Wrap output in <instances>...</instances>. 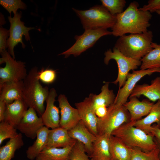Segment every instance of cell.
Here are the masks:
<instances>
[{"mask_svg": "<svg viewBox=\"0 0 160 160\" xmlns=\"http://www.w3.org/2000/svg\"><path fill=\"white\" fill-rule=\"evenodd\" d=\"M139 6L137 2H132L124 11L116 15L115 23L111 28L113 35L120 37L127 33H141L148 31L152 15L148 11L140 9Z\"/></svg>", "mask_w": 160, "mask_h": 160, "instance_id": "6da1fadb", "label": "cell"}, {"mask_svg": "<svg viewBox=\"0 0 160 160\" xmlns=\"http://www.w3.org/2000/svg\"><path fill=\"white\" fill-rule=\"evenodd\" d=\"M38 72V68L33 67L23 80V99L28 107L33 108L41 117L45 111L44 102L49 91L47 86L43 87L40 83Z\"/></svg>", "mask_w": 160, "mask_h": 160, "instance_id": "7a4b0ae2", "label": "cell"}, {"mask_svg": "<svg viewBox=\"0 0 160 160\" xmlns=\"http://www.w3.org/2000/svg\"><path fill=\"white\" fill-rule=\"evenodd\" d=\"M153 34L150 31L119 37L114 48L125 56L140 60L152 49Z\"/></svg>", "mask_w": 160, "mask_h": 160, "instance_id": "3957f363", "label": "cell"}, {"mask_svg": "<svg viewBox=\"0 0 160 160\" xmlns=\"http://www.w3.org/2000/svg\"><path fill=\"white\" fill-rule=\"evenodd\" d=\"M133 122L124 123L114 130L111 135L120 139L131 148L148 152L157 148L154 137L133 125Z\"/></svg>", "mask_w": 160, "mask_h": 160, "instance_id": "277c9868", "label": "cell"}, {"mask_svg": "<svg viewBox=\"0 0 160 160\" xmlns=\"http://www.w3.org/2000/svg\"><path fill=\"white\" fill-rule=\"evenodd\" d=\"M72 9L85 30L112 28L116 21V16L112 15L102 5L95 6L85 10Z\"/></svg>", "mask_w": 160, "mask_h": 160, "instance_id": "5b68a950", "label": "cell"}, {"mask_svg": "<svg viewBox=\"0 0 160 160\" xmlns=\"http://www.w3.org/2000/svg\"><path fill=\"white\" fill-rule=\"evenodd\" d=\"M130 120L129 113L124 106L114 103L108 108L106 115L103 118H99L98 135H105L110 137L114 130L122 124L129 122Z\"/></svg>", "mask_w": 160, "mask_h": 160, "instance_id": "8992f818", "label": "cell"}, {"mask_svg": "<svg viewBox=\"0 0 160 160\" xmlns=\"http://www.w3.org/2000/svg\"><path fill=\"white\" fill-rule=\"evenodd\" d=\"M104 55V61L105 64L108 65L111 59L114 60L117 63L118 69V76L116 79L112 82L115 84H118L119 89L124 84L129 71H134L141 64L140 60L127 57L114 47L113 51L109 49L105 52Z\"/></svg>", "mask_w": 160, "mask_h": 160, "instance_id": "52a82bcc", "label": "cell"}, {"mask_svg": "<svg viewBox=\"0 0 160 160\" xmlns=\"http://www.w3.org/2000/svg\"><path fill=\"white\" fill-rule=\"evenodd\" d=\"M1 55L0 64L5 65L0 68V86L6 82L23 80L28 74L25 63L16 60L7 50Z\"/></svg>", "mask_w": 160, "mask_h": 160, "instance_id": "ba28073f", "label": "cell"}, {"mask_svg": "<svg viewBox=\"0 0 160 160\" xmlns=\"http://www.w3.org/2000/svg\"><path fill=\"white\" fill-rule=\"evenodd\" d=\"M112 34V32L107 29L99 28L85 30L81 35L75 36L76 42L71 47L58 55H64L65 58L71 55H73L75 57L78 56L92 47L101 37Z\"/></svg>", "mask_w": 160, "mask_h": 160, "instance_id": "9c48e42d", "label": "cell"}, {"mask_svg": "<svg viewBox=\"0 0 160 160\" xmlns=\"http://www.w3.org/2000/svg\"><path fill=\"white\" fill-rule=\"evenodd\" d=\"M22 15V12L20 11L19 13L17 12L13 17L11 15L8 17L10 23V28L9 36L7 41V46L8 52L14 59H15L14 47L18 43H20L22 47L24 49L25 45L22 41L23 36H24L27 41H30L29 31L35 29L34 27H27L25 26L24 23L21 21Z\"/></svg>", "mask_w": 160, "mask_h": 160, "instance_id": "30bf717a", "label": "cell"}, {"mask_svg": "<svg viewBox=\"0 0 160 160\" xmlns=\"http://www.w3.org/2000/svg\"><path fill=\"white\" fill-rule=\"evenodd\" d=\"M157 68L141 69L133 71L132 73H129L127 77L126 80L124 85L119 89L114 103L119 105H123L127 102L137 82L144 76L150 75L156 72Z\"/></svg>", "mask_w": 160, "mask_h": 160, "instance_id": "8fae6325", "label": "cell"}, {"mask_svg": "<svg viewBox=\"0 0 160 160\" xmlns=\"http://www.w3.org/2000/svg\"><path fill=\"white\" fill-rule=\"evenodd\" d=\"M44 126L41 117L38 116L33 108L29 107L16 128L27 137L34 139L38 130Z\"/></svg>", "mask_w": 160, "mask_h": 160, "instance_id": "7c38bea8", "label": "cell"}, {"mask_svg": "<svg viewBox=\"0 0 160 160\" xmlns=\"http://www.w3.org/2000/svg\"><path fill=\"white\" fill-rule=\"evenodd\" d=\"M57 101L60 113V127L68 130L81 120L78 111L71 106L64 95L60 94Z\"/></svg>", "mask_w": 160, "mask_h": 160, "instance_id": "4fadbf2b", "label": "cell"}, {"mask_svg": "<svg viewBox=\"0 0 160 160\" xmlns=\"http://www.w3.org/2000/svg\"><path fill=\"white\" fill-rule=\"evenodd\" d=\"M77 109L81 120L89 130L97 136L99 118L96 115L89 96L82 102L75 104Z\"/></svg>", "mask_w": 160, "mask_h": 160, "instance_id": "5bb4252c", "label": "cell"}, {"mask_svg": "<svg viewBox=\"0 0 160 160\" xmlns=\"http://www.w3.org/2000/svg\"><path fill=\"white\" fill-rule=\"evenodd\" d=\"M57 96L56 90L54 88L50 89L46 100V108L41 116L44 125L48 128L53 129L60 127V111L55 105Z\"/></svg>", "mask_w": 160, "mask_h": 160, "instance_id": "9a60e30c", "label": "cell"}, {"mask_svg": "<svg viewBox=\"0 0 160 160\" xmlns=\"http://www.w3.org/2000/svg\"><path fill=\"white\" fill-rule=\"evenodd\" d=\"M129 100L123 105L129 113L130 121H136L150 113L154 104L148 99H144L140 101L135 97H130Z\"/></svg>", "mask_w": 160, "mask_h": 160, "instance_id": "2e32d148", "label": "cell"}, {"mask_svg": "<svg viewBox=\"0 0 160 160\" xmlns=\"http://www.w3.org/2000/svg\"><path fill=\"white\" fill-rule=\"evenodd\" d=\"M70 136L81 143L89 156L92 153L93 144L97 136L92 133L80 120L73 127L68 130Z\"/></svg>", "mask_w": 160, "mask_h": 160, "instance_id": "e0dca14e", "label": "cell"}, {"mask_svg": "<svg viewBox=\"0 0 160 160\" xmlns=\"http://www.w3.org/2000/svg\"><path fill=\"white\" fill-rule=\"evenodd\" d=\"M141 95L145 97L153 102L160 100V76L157 77L152 80L150 84H137L129 97H139Z\"/></svg>", "mask_w": 160, "mask_h": 160, "instance_id": "ac0fdd59", "label": "cell"}, {"mask_svg": "<svg viewBox=\"0 0 160 160\" xmlns=\"http://www.w3.org/2000/svg\"><path fill=\"white\" fill-rule=\"evenodd\" d=\"M76 141L70 136L68 130L59 127L49 130L46 147L62 148L72 146Z\"/></svg>", "mask_w": 160, "mask_h": 160, "instance_id": "d6986e66", "label": "cell"}, {"mask_svg": "<svg viewBox=\"0 0 160 160\" xmlns=\"http://www.w3.org/2000/svg\"><path fill=\"white\" fill-rule=\"evenodd\" d=\"M23 86V80L4 83L0 86V100L8 104L22 99Z\"/></svg>", "mask_w": 160, "mask_h": 160, "instance_id": "ffe728a7", "label": "cell"}, {"mask_svg": "<svg viewBox=\"0 0 160 160\" xmlns=\"http://www.w3.org/2000/svg\"><path fill=\"white\" fill-rule=\"evenodd\" d=\"M28 107L23 99L7 104L4 121L16 128L24 115Z\"/></svg>", "mask_w": 160, "mask_h": 160, "instance_id": "44dd1931", "label": "cell"}, {"mask_svg": "<svg viewBox=\"0 0 160 160\" xmlns=\"http://www.w3.org/2000/svg\"><path fill=\"white\" fill-rule=\"evenodd\" d=\"M110 137L105 135L97 136L93 145L92 153L89 156L91 160H109L112 159L110 150Z\"/></svg>", "mask_w": 160, "mask_h": 160, "instance_id": "7402d4cb", "label": "cell"}, {"mask_svg": "<svg viewBox=\"0 0 160 160\" xmlns=\"http://www.w3.org/2000/svg\"><path fill=\"white\" fill-rule=\"evenodd\" d=\"M49 130L43 126L37 132L36 139L26 151L27 158L30 160H35L39 153L46 147Z\"/></svg>", "mask_w": 160, "mask_h": 160, "instance_id": "603a6c76", "label": "cell"}, {"mask_svg": "<svg viewBox=\"0 0 160 160\" xmlns=\"http://www.w3.org/2000/svg\"><path fill=\"white\" fill-rule=\"evenodd\" d=\"M110 150L112 159L116 160H130L132 148L119 138L111 135L110 137Z\"/></svg>", "mask_w": 160, "mask_h": 160, "instance_id": "cb8c5ba5", "label": "cell"}, {"mask_svg": "<svg viewBox=\"0 0 160 160\" xmlns=\"http://www.w3.org/2000/svg\"><path fill=\"white\" fill-rule=\"evenodd\" d=\"M109 83L108 82H105L102 87L101 92L98 95H89L94 110L99 107L108 108L114 103L116 97L113 90L109 89Z\"/></svg>", "mask_w": 160, "mask_h": 160, "instance_id": "d4e9b609", "label": "cell"}, {"mask_svg": "<svg viewBox=\"0 0 160 160\" xmlns=\"http://www.w3.org/2000/svg\"><path fill=\"white\" fill-rule=\"evenodd\" d=\"M160 128V100L154 104L149 113L144 118L133 122L134 126L146 132L152 124Z\"/></svg>", "mask_w": 160, "mask_h": 160, "instance_id": "484cf974", "label": "cell"}, {"mask_svg": "<svg viewBox=\"0 0 160 160\" xmlns=\"http://www.w3.org/2000/svg\"><path fill=\"white\" fill-rule=\"evenodd\" d=\"M73 146L62 148L46 147L35 160H68Z\"/></svg>", "mask_w": 160, "mask_h": 160, "instance_id": "4316f807", "label": "cell"}, {"mask_svg": "<svg viewBox=\"0 0 160 160\" xmlns=\"http://www.w3.org/2000/svg\"><path fill=\"white\" fill-rule=\"evenodd\" d=\"M24 144L22 133H19L15 137L10 139L5 145L0 148V160H11L16 151Z\"/></svg>", "mask_w": 160, "mask_h": 160, "instance_id": "83f0119b", "label": "cell"}, {"mask_svg": "<svg viewBox=\"0 0 160 160\" xmlns=\"http://www.w3.org/2000/svg\"><path fill=\"white\" fill-rule=\"evenodd\" d=\"M151 47L152 49L140 60L141 69L160 68V44L152 42Z\"/></svg>", "mask_w": 160, "mask_h": 160, "instance_id": "f1b7e54d", "label": "cell"}, {"mask_svg": "<svg viewBox=\"0 0 160 160\" xmlns=\"http://www.w3.org/2000/svg\"><path fill=\"white\" fill-rule=\"evenodd\" d=\"M130 160H160L159 151L157 148L148 152H145L138 148H132Z\"/></svg>", "mask_w": 160, "mask_h": 160, "instance_id": "f546056e", "label": "cell"}, {"mask_svg": "<svg viewBox=\"0 0 160 160\" xmlns=\"http://www.w3.org/2000/svg\"><path fill=\"white\" fill-rule=\"evenodd\" d=\"M102 6L112 15H116L122 12L126 4L125 0H101Z\"/></svg>", "mask_w": 160, "mask_h": 160, "instance_id": "4dcf8cb0", "label": "cell"}, {"mask_svg": "<svg viewBox=\"0 0 160 160\" xmlns=\"http://www.w3.org/2000/svg\"><path fill=\"white\" fill-rule=\"evenodd\" d=\"M18 133L17 129L8 122L3 121L0 123V145L7 139H12L16 137Z\"/></svg>", "mask_w": 160, "mask_h": 160, "instance_id": "1f68e13d", "label": "cell"}, {"mask_svg": "<svg viewBox=\"0 0 160 160\" xmlns=\"http://www.w3.org/2000/svg\"><path fill=\"white\" fill-rule=\"evenodd\" d=\"M84 145L76 141L70 152L68 160H89Z\"/></svg>", "mask_w": 160, "mask_h": 160, "instance_id": "d6a6232c", "label": "cell"}, {"mask_svg": "<svg viewBox=\"0 0 160 160\" xmlns=\"http://www.w3.org/2000/svg\"><path fill=\"white\" fill-rule=\"evenodd\" d=\"M0 4L10 14L12 12L14 15L18 9L25 10L27 8L26 5L21 0H0Z\"/></svg>", "mask_w": 160, "mask_h": 160, "instance_id": "836d02e7", "label": "cell"}, {"mask_svg": "<svg viewBox=\"0 0 160 160\" xmlns=\"http://www.w3.org/2000/svg\"><path fill=\"white\" fill-rule=\"evenodd\" d=\"M57 76L55 70L51 69H44L43 68L38 72V77L39 80L44 83L49 84L54 82Z\"/></svg>", "mask_w": 160, "mask_h": 160, "instance_id": "e575fe53", "label": "cell"}, {"mask_svg": "<svg viewBox=\"0 0 160 160\" xmlns=\"http://www.w3.org/2000/svg\"><path fill=\"white\" fill-rule=\"evenodd\" d=\"M9 36V30L4 28H0V53L5 52L7 48V39Z\"/></svg>", "mask_w": 160, "mask_h": 160, "instance_id": "d590c367", "label": "cell"}, {"mask_svg": "<svg viewBox=\"0 0 160 160\" xmlns=\"http://www.w3.org/2000/svg\"><path fill=\"white\" fill-rule=\"evenodd\" d=\"M144 11H148L152 13L160 10V0H150L148 4L139 8Z\"/></svg>", "mask_w": 160, "mask_h": 160, "instance_id": "8d00e7d4", "label": "cell"}, {"mask_svg": "<svg viewBox=\"0 0 160 160\" xmlns=\"http://www.w3.org/2000/svg\"><path fill=\"white\" fill-rule=\"evenodd\" d=\"M146 133L153 135L156 139L160 140V128L156 125L151 126Z\"/></svg>", "mask_w": 160, "mask_h": 160, "instance_id": "74e56055", "label": "cell"}, {"mask_svg": "<svg viewBox=\"0 0 160 160\" xmlns=\"http://www.w3.org/2000/svg\"><path fill=\"white\" fill-rule=\"evenodd\" d=\"M108 108L105 107H99L94 110L97 116L99 118H102L106 115L107 112Z\"/></svg>", "mask_w": 160, "mask_h": 160, "instance_id": "f35d334b", "label": "cell"}, {"mask_svg": "<svg viewBox=\"0 0 160 160\" xmlns=\"http://www.w3.org/2000/svg\"><path fill=\"white\" fill-rule=\"evenodd\" d=\"M6 103L0 100V121H4L6 108Z\"/></svg>", "mask_w": 160, "mask_h": 160, "instance_id": "ab89813d", "label": "cell"}, {"mask_svg": "<svg viewBox=\"0 0 160 160\" xmlns=\"http://www.w3.org/2000/svg\"><path fill=\"white\" fill-rule=\"evenodd\" d=\"M154 140L155 142L159 151V156L160 158V140H159L154 137Z\"/></svg>", "mask_w": 160, "mask_h": 160, "instance_id": "60d3db41", "label": "cell"}, {"mask_svg": "<svg viewBox=\"0 0 160 160\" xmlns=\"http://www.w3.org/2000/svg\"><path fill=\"white\" fill-rule=\"evenodd\" d=\"M156 72H159L160 73V68H158L156 70Z\"/></svg>", "mask_w": 160, "mask_h": 160, "instance_id": "b9f144b4", "label": "cell"}, {"mask_svg": "<svg viewBox=\"0 0 160 160\" xmlns=\"http://www.w3.org/2000/svg\"><path fill=\"white\" fill-rule=\"evenodd\" d=\"M156 12L159 15H160V10L157 11Z\"/></svg>", "mask_w": 160, "mask_h": 160, "instance_id": "7bdbcfd3", "label": "cell"}, {"mask_svg": "<svg viewBox=\"0 0 160 160\" xmlns=\"http://www.w3.org/2000/svg\"><path fill=\"white\" fill-rule=\"evenodd\" d=\"M116 160L112 158L111 159H110V160Z\"/></svg>", "mask_w": 160, "mask_h": 160, "instance_id": "ee69618b", "label": "cell"}]
</instances>
